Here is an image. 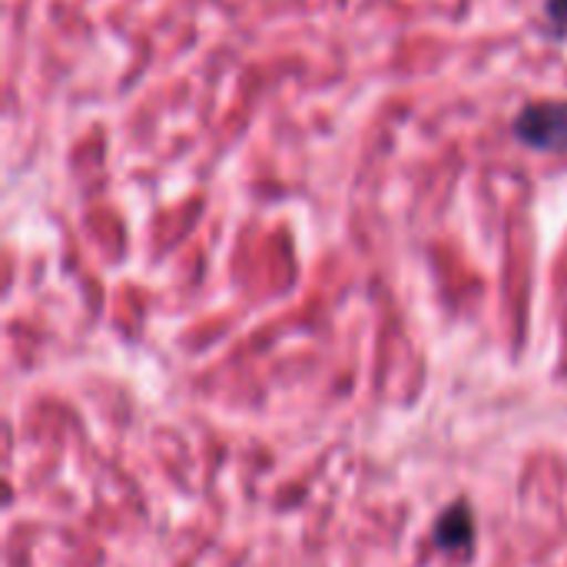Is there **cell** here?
Returning <instances> with one entry per match:
<instances>
[{"label":"cell","mask_w":567,"mask_h":567,"mask_svg":"<svg viewBox=\"0 0 567 567\" xmlns=\"http://www.w3.org/2000/svg\"><path fill=\"white\" fill-rule=\"evenodd\" d=\"M472 538H475V522H472V515H468L465 505L449 508V512L439 518V525H435V542H439V548L458 551V548H468Z\"/></svg>","instance_id":"obj_2"},{"label":"cell","mask_w":567,"mask_h":567,"mask_svg":"<svg viewBox=\"0 0 567 567\" xmlns=\"http://www.w3.org/2000/svg\"><path fill=\"white\" fill-rule=\"evenodd\" d=\"M548 17L558 27V33H567V0H548Z\"/></svg>","instance_id":"obj_3"},{"label":"cell","mask_w":567,"mask_h":567,"mask_svg":"<svg viewBox=\"0 0 567 567\" xmlns=\"http://www.w3.org/2000/svg\"><path fill=\"white\" fill-rule=\"evenodd\" d=\"M512 136L538 153L567 150V100L561 103H528L512 123Z\"/></svg>","instance_id":"obj_1"}]
</instances>
